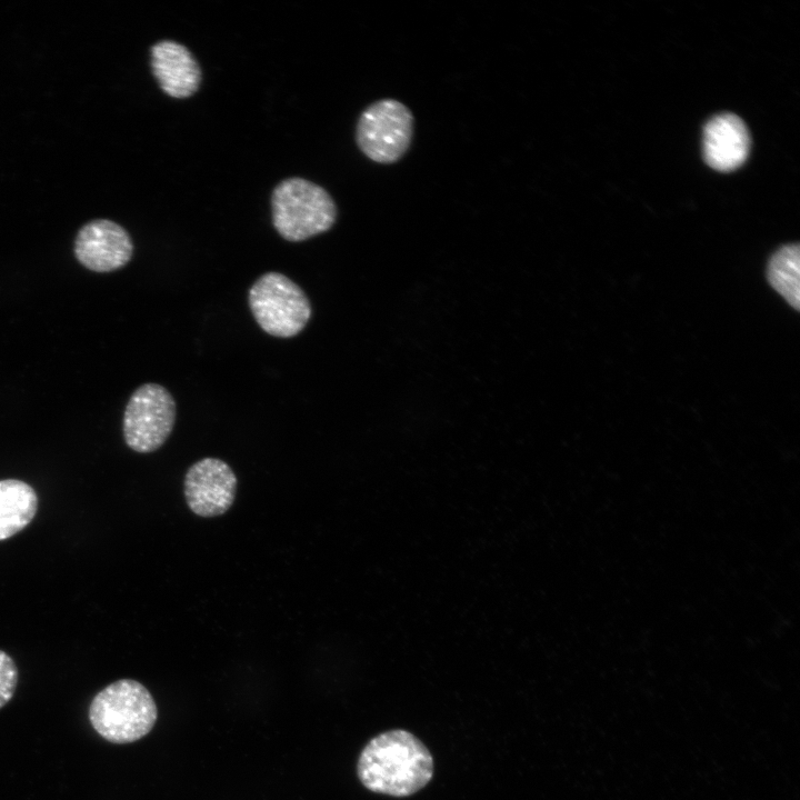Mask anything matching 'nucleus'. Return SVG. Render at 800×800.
I'll use <instances>...</instances> for the list:
<instances>
[{"label":"nucleus","mask_w":800,"mask_h":800,"mask_svg":"<svg viewBox=\"0 0 800 800\" xmlns=\"http://www.w3.org/2000/svg\"><path fill=\"white\" fill-rule=\"evenodd\" d=\"M357 773L360 782L372 792L408 797L431 780L433 759L416 736L406 730H390L364 746Z\"/></svg>","instance_id":"obj_1"},{"label":"nucleus","mask_w":800,"mask_h":800,"mask_svg":"<svg viewBox=\"0 0 800 800\" xmlns=\"http://www.w3.org/2000/svg\"><path fill=\"white\" fill-rule=\"evenodd\" d=\"M158 709L149 690L133 679H120L103 688L91 701L89 720L107 741L134 742L156 724Z\"/></svg>","instance_id":"obj_2"},{"label":"nucleus","mask_w":800,"mask_h":800,"mask_svg":"<svg viewBox=\"0 0 800 800\" xmlns=\"http://www.w3.org/2000/svg\"><path fill=\"white\" fill-rule=\"evenodd\" d=\"M272 222L288 241H303L329 230L337 218L331 196L302 178L281 181L271 197Z\"/></svg>","instance_id":"obj_3"},{"label":"nucleus","mask_w":800,"mask_h":800,"mask_svg":"<svg viewBox=\"0 0 800 800\" xmlns=\"http://www.w3.org/2000/svg\"><path fill=\"white\" fill-rule=\"evenodd\" d=\"M248 299L257 323L273 337H294L311 318V304L304 291L279 272H267L258 278Z\"/></svg>","instance_id":"obj_4"},{"label":"nucleus","mask_w":800,"mask_h":800,"mask_svg":"<svg viewBox=\"0 0 800 800\" xmlns=\"http://www.w3.org/2000/svg\"><path fill=\"white\" fill-rule=\"evenodd\" d=\"M172 394L161 384L144 383L133 391L123 413L122 430L127 446L149 453L169 438L176 422Z\"/></svg>","instance_id":"obj_5"},{"label":"nucleus","mask_w":800,"mask_h":800,"mask_svg":"<svg viewBox=\"0 0 800 800\" xmlns=\"http://www.w3.org/2000/svg\"><path fill=\"white\" fill-rule=\"evenodd\" d=\"M413 134L411 111L400 101L381 99L370 104L357 124V143L372 161L393 163L409 149Z\"/></svg>","instance_id":"obj_6"},{"label":"nucleus","mask_w":800,"mask_h":800,"mask_svg":"<svg viewBox=\"0 0 800 800\" xmlns=\"http://www.w3.org/2000/svg\"><path fill=\"white\" fill-rule=\"evenodd\" d=\"M238 480L230 466L217 458H203L187 471L183 492L189 509L197 516L223 514L232 506Z\"/></svg>","instance_id":"obj_7"},{"label":"nucleus","mask_w":800,"mask_h":800,"mask_svg":"<svg viewBox=\"0 0 800 800\" xmlns=\"http://www.w3.org/2000/svg\"><path fill=\"white\" fill-rule=\"evenodd\" d=\"M133 244L129 233L110 220H94L83 226L74 241L78 261L94 272H111L131 259Z\"/></svg>","instance_id":"obj_8"},{"label":"nucleus","mask_w":800,"mask_h":800,"mask_svg":"<svg viewBox=\"0 0 800 800\" xmlns=\"http://www.w3.org/2000/svg\"><path fill=\"white\" fill-rule=\"evenodd\" d=\"M750 136L744 122L733 113L711 118L703 129V157L718 171H732L748 158Z\"/></svg>","instance_id":"obj_9"},{"label":"nucleus","mask_w":800,"mask_h":800,"mask_svg":"<svg viewBox=\"0 0 800 800\" xmlns=\"http://www.w3.org/2000/svg\"><path fill=\"white\" fill-rule=\"evenodd\" d=\"M151 68L163 92L172 98H188L199 88L200 67L181 43L172 40L157 42L151 48Z\"/></svg>","instance_id":"obj_10"},{"label":"nucleus","mask_w":800,"mask_h":800,"mask_svg":"<svg viewBox=\"0 0 800 800\" xmlns=\"http://www.w3.org/2000/svg\"><path fill=\"white\" fill-rule=\"evenodd\" d=\"M38 496L27 482L0 480V541L23 530L34 518Z\"/></svg>","instance_id":"obj_11"},{"label":"nucleus","mask_w":800,"mask_h":800,"mask_svg":"<svg viewBox=\"0 0 800 800\" xmlns=\"http://www.w3.org/2000/svg\"><path fill=\"white\" fill-rule=\"evenodd\" d=\"M799 251L797 243L781 247L771 257L767 269L771 287L797 310L800 301Z\"/></svg>","instance_id":"obj_12"},{"label":"nucleus","mask_w":800,"mask_h":800,"mask_svg":"<svg viewBox=\"0 0 800 800\" xmlns=\"http://www.w3.org/2000/svg\"><path fill=\"white\" fill-rule=\"evenodd\" d=\"M17 683V666L7 652L0 650V709L13 697Z\"/></svg>","instance_id":"obj_13"}]
</instances>
